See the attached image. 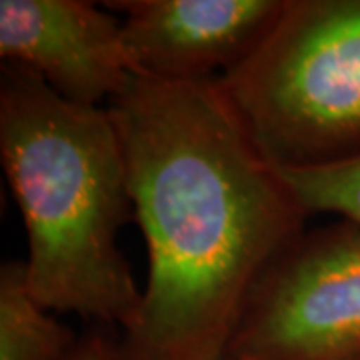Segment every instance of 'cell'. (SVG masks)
I'll list each match as a JSON object with an SVG mask.
<instances>
[{"label": "cell", "instance_id": "obj_1", "mask_svg": "<svg viewBox=\"0 0 360 360\" xmlns=\"http://www.w3.org/2000/svg\"><path fill=\"white\" fill-rule=\"evenodd\" d=\"M148 278L115 360H224L264 270L307 212L212 82L134 77L106 104Z\"/></svg>", "mask_w": 360, "mask_h": 360}, {"label": "cell", "instance_id": "obj_3", "mask_svg": "<svg viewBox=\"0 0 360 360\" xmlns=\"http://www.w3.org/2000/svg\"><path fill=\"white\" fill-rule=\"evenodd\" d=\"M217 86L274 168L360 155V0H284L269 34Z\"/></svg>", "mask_w": 360, "mask_h": 360}, {"label": "cell", "instance_id": "obj_8", "mask_svg": "<svg viewBox=\"0 0 360 360\" xmlns=\"http://www.w3.org/2000/svg\"><path fill=\"white\" fill-rule=\"evenodd\" d=\"M276 170L307 217L330 212L360 231V155L321 167Z\"/></svg>", "mask_w": 360, "mask_h": 360}, {"label": "cell", "instance_id": "obj_9", "mask_svg": "<svg viewBox=\"0 0 360 360\" xmlns=\"http://www.w3.org/2000/svg\"><path fill=\"white\" fill-rule=\"evenodd\" d=\"M65 360H115V342L101 333L78 340Z\"/></svg>", "mask_w": 360, "mask_h": 360}, {"label": "cell", "instance_id": "obj_2", "mask_svg": "<svg viewBox=\"0 0 360 360\" xmlns=\"http://www.w3.org/2000/svg\"><path fill=\"white\" fill-rule=\"evenodd\" d=\"M0 158L25 220L32 296L46 310L130 330L142 290L118 231L134 208L108 108L68 103L39 77L4 65Z\"/></svg>", "mask_w": 360, "mask_h": 360}, {"label": "cell", "instance_id": "obj_6", "mask_svg": "<svg viewBox=\"0 0 360 360\" xmlns=\"http://www.w3.org/2000/svg\"><path fill=\"white\" fill-rule=\"evenodd\" d=\"M0 56L82 106L108 104L136 77L120 20L84 0H0Z\"/></svg>", "mask_w": 360, "mask_h": 360}, {"label": "cell", "instance_id": "obj_7", "mask_svg": "<svg viewBox=\"0 0 360 360\" xmlns=\"http://www.w3.org/2000/svg\"><path fill=\"white\" fill-rule=\"evenodd\" d=\"M77 338L32 296L25 262L0 269V360H65Z\"/></svg>", "mask_w": 360, "mask_h": 360}, {"label": "cell", "instance_id": "obj_5", "mask_svg": "<svg viewBox=\"0 0 360 360\" xmlns=\"http://www.w3.org/2000/svg\"><path fill=\"white\" fill-rule=\"evenodd\" d=\"M122 42L136 77L212 82L231 72L269 34L284 0H116Z\"/></svg>", "mask_w": 360, "mask_h": 360}, {"label": "cell", "instance_id": "obj_4", "mask_svg": "<svg viewBox=\"0 0 360 360\" xmlns=\"http://www.w3.org/2000/svg\"><path fill=\"white\" fill-rule=\"evenodd\" d=\"M224 360H360V231L302 232L246 300Z\"/></svg>", "mask_w": 360, "mask_h": 360}]
</instances>
